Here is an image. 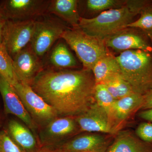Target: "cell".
<instances>
[{"label":"cell","instance_id":"cell-1","mask_svg":"<svg viewBox=\"0 0 152 152\" xmlns=\"http://www.w3.org/2000/svg\"><path fill=\"white\" fill-rule=\"evenodd\" d=\"M96 85L92 71L83 68L43 70L31 87L58 115L75 117L95 102Z\"/></svg>","mask_w":152,"mask_h":152},{"label":"cell","instance_id":"cell-2","mask_svg":"<svg viewBox=\"0 0 152 152\" xmlns=\"http://www.w3.org/2000/svg\"><path fill=\"white\" fill-rule=\"evenodd\" d=\"M116 58L121 75L134 92L144 96L152 90V52L130 50Z\"/></svg>","mask_w":152,"mask_h":152},{"label":"cell","instance_id":"cell-3","mask_svg":"<svg viewBox=\"0 0 152 152\" xmlns=\"http://www.w3.org/2000/svg\"><path fill=\"white\" fill-rule=\"evenodd\" d=\"M138 15L126 6L104 11L92 18L80 17L79 27L90 35L104 41L127 28Z\"/></svg>","mask_w":152,"mask_h":152},{"label":"cell","instance_id":"cell-4","mask_svg":"<svg viewBox=\"0 0 152 152\" xmlns=\"http://www.w3.org/2000/svg\"><path fill=\"white\" fill-rule=\"evenodd\" d=\"M61 39L75 52L86 69L91 70L98 60L109 52L104 41L88 34L79 27L67 28Z\"/></svg>","mask_w":152,"mask_h":152},{"label":"cell","instance_id":"cell-5","mask_svg":"<svg viewBox=\"0 0 152 152\" xmlns=\"http://www.w3.org/2000/svg\"><path fill=\"white\" fill-rule=\"evenodd\" d=\"M36 22V20L6 19L3 27L2 45L12 59L31 43Z\"/></svg>","mask_w":152,"mask_h":152},{"label":"cell","instance_id":"cell-6","mask_svg":"<svg viewBox=\"0 0 152 152\" xmlns=\"http://www.w3.org/2000/svg\"><path fill=\"white\" fill-rule=\"evenodd\" d=\"M13 87L25 108L37 124L46 126L58 118V115L56 110L37 94L31 87L20 82Z\"/></svg>","mask_w":152,"mask_h":152},{"label":"cell","instance_id":"cell-7","mask_svg":"<svg viewBox=\"0 0 152 152\" xmlns=\"http://www.w3.org/2000/svg\"><path fill=\"white\" fill-rule=\"evenodd\" d=\"M67 28L57 19L50 18L36 20L30 45L33 51L38 56H42L57 40L61 39L63 33Z\"/></svg>","mask_w":152,"mask_h":152},{"label":"cell","instance_id":"cell-8","mask_svg":"<svg viewBox=\"0 0 152 152\" xmlns=\"http://www.w3.org/2000/svg\"><path fill=\"white\" fill-rule=\"evenodd\" d=\"M106 47L117 52L140 50L152 52V43L148 34L139 29L127 28L104 41Z\"/></svg>","mask_w":152,"mask_h":152},{"label":"cell","instance_id":"cell-9","mask_svg":"<svg viewBox=\"0 0 152 152\" xmlns=\"http://www.w3.org/2000/svg\"><path fill=\"white\" fill-rule=\"evenodd\" d=\"M50 1L9 0L4 3L1 9L7 19L13 20H36L48 12Z\"/></svg>","mask_w":152,"mask_h":152},{"label":"cell","instance_id":"cell-10","mask_svg":"<svg viewBox=\"0 0 152 152\" xmlns=\"http://www.w3.org/2000/svg\"><path fill=\"white\" fill-rule=\"evenodd\" d=\"M12 64L18 81L30 86L44 70L43 63L31 45L26 47L13 58Z\"/></svg>","mask_w":152,"mask_h":152},{"label":"cell","instance_id":"cell-11","mask_svg":"<svg viewBox=\"0 0 152 152\" xmlns=\"http://www.w3.org/2000/svg\"><path fill=\"white\" fill-rule=\"evenodd\" d=\"M143 101V96L135 93L116 100L109 113L111 134L118 132L133 114L141 110Z\"/></svg>","mask_w":152,"mask_h":152},{"label":"cell","instance_id":"cell-12","mask_svg":"<svg viewBox=\"0 0 152 152\" xmlns=\"http://www.w3.org/2000/svg\"><path fill=\"white\" fill-rule=\"evenodd\" d=\"M74 118L80 131L111 134L108 114L96 102L84 113Z\"/></svg>","mask_w":152,"mask_h":152},{"label":"cell","instance_id":"cell-13","mask_svg":"<svg viewBox=\"0 0 152 152\" xmlns=\"http://www.w3.org/2000/svg\"><path fill=\"white\" fill-rule=\"evenodd\" d=\"M0 93L1 95L5 111L18 117L32 131L38 127L22 103L14 87L0 74Z\"/></svg>","mask_w":152,"mask_h":152},{"label":"cell","instance_id":"cell-14","mask_svg":"<svg viewBox=\"0 0 152 152\" xmlns=\"http://www.w3.org/2000/svg\"><path fill=\"white\" fill-rule=\"evenodd\" d=\"M79 129L75 118H56L45 126L41 132L42 146H55L65 138L75 134Z\"/></svg>","mask_w":152,"mask_h":152},{"label":"cell","instance_id":"cell-15","mask_svg":"<svg viewBox=\"0 0 152 152\" xmlns=\"http://www.w3.org/2000/svg\"><path fill=\"white\" fill-rule=\"evenodd\" d=\"M109 144L106 136L93 133L78 136L58 146L64 152H106Z\"/></svg>","mask_w":152,"mask_h":152},{"label":"cell","instance_id":"cell-16","mask_svg":"<svg viewBox=\"0 0 152 152\" xmlns=\"http://www.w3.org/2000/svg\"><path fill=\"white\" fill-rule=\"evenodd\" d=\"M106 152H152V145L129 131L120 132Z\"/></svg>","mask_w":152,"mask_h":152},{"label":"cell","instance_id":"cell-17","mask_svg":"<svg viewBox=\"0 0 152 152\" xmlns=\"http://www.w3.org/2000/svg\"><path fill=\"white\" fill-rule=\"evenodd\" d=\"M7 131L23 152H33L40 147L30 130L15 120H11L9 122Z\"/></svg>","mask_w":152,"mask_h":152},{"label":"cell","instance_id":"cell-18","mask_svg":"<svg viewBox=\"0 0 152 152\" xmlns=\"http://www.w3.org/2000/svg\"><path fill=\"white\" fill-rule=\"evenodd\" d=\"M77 0H52L50 1L48 12L54 14L72 28L79 27L80 16Z\"/></svg>","mask_w":152,"mask_h":152},{"label":"cell","instance_id":"cell-19","mask_svg":"<svg viewBox=\"0 0 152 152\" xmlns=\"http://www.w3.org/2000/svg\"><path fill=\"white\" fill-rule=\"evenodd\" d=\"M96 84L102 83L113 74L120 73L116 56L108 52L95 64L91 70Z\"/></svg>","mask_w":152,"mask_h":152},{"label":"cell","instance_id":"cell-20","mask_svg":"<svg viewBox=\"0 0 152 152\" xmlns=\"http://www.w3.org/2000/svg\"><path fill=\"white\" fill-rule=\"evenodd\" d=\"M50 62L54 67L67 69L77 66V62L66 45L59 43L55 47L50 55Z\"/></svg>","mask_w":152,"mask_h":152},{"label":"cell","instance_id":"cell-21","mask_svg":"<svg viewBox=\"0 0 152 152\" xmlns=\"http://www.w3.org/2000/svg\"><path fill=\"white\" fill-rule=\"evenodd\" d=\"M115 100L134 93L130 85L123 78L120 73L113 74L102 83Z\"/></svg>","mask_w":152,"mask_h":152},{"label":"cell","instance_id":"cell-22","mask_svg":"<svg viewBox=\"0 0 152 152\" xmlns=\"http://www.w3.org/2000/svg\"><path fill=\"white\" fill-rule=\"evenodd\" d=\"M0 74L12 86L19 82L14 72L12 59L2 44H0Z\"/></svg>","mask_w":152,"mask_h":152},{"label":"cell","instance_id":"cell-23","mask_svg":"<svg viewBox=\"0 0 152 152\" xmlns=\"http://www.w3.org/2000/svg\"><path fill=\"white\" fill-rule=\"evenodd\" d=\"M87 10L92 12H103L125 6V1L119 0H88L85 1Z\"/></svg>","mask_w":152,"mask_h":152},{"label":"cell","instance_id":"cell-24","mask_svg":"<svg viewBox=\"0 0 152 152\" xmlns=\"http://www.w3.org/2000/svg\"><path fill=\"white\" fill-rule=\"evenodd\" d=\"M95 102L107 111L108 114L116 100L108 91L103 84H97L95 86Z\"/></svg>","mask_w":152,"mask_h":152},{"label":"cell","instance_id":"cell-25","mask_svg":"<svg viewBox=\"0 0 152 152\" xmlns=\"http://www.w3.org/2000/svg\"><path fill=\"white\" fill-rule=\"evenodd\" d=\"M137 20L127 26V28H135L150 34L152 29V5L147 7L141 12Z\"/></svg>","mask_w":152,"mask_h":152},{"label":"cell","instance_id":"cell-26","mask_svg":"<svg viewBox=\"0 0 152 152\" xmlns=\"http://www.w3.org/2000/svg\"><path fill=\"white\" fill-rule=\"evenodd\" d=\"M0 152H23L14 142L7 131H0Z\"/></svg>","mask_w":152,"mask_h":152},{"label":"cell","instance_id":"cell-27","mask_svg":"<svg viewBox=\"0 0 152 152\" xmlns=\"http://www.w3.org/2000/svg\"><path fill=\"white\" fill-rule=\"evenodd\" d=\"M136 136L143 141L152 143V123L145 122L138 126L135 131Z\"/></svg>","mask_w":152,"mask_h":152},{"label":"cell","instance_id":"cell-28","mask_svg":"<svg viewBox=\"0 0 152 152\" xmlns=\"http://www.w3.org/2000/svg\"><path fill=\"white\" fill-rule=\"evenodd\" d=\"M152 5V0H126L125 5L132 12L140 15L144 9Z\"/></svg>","mask_w":152,"mask_h":152},{"label":"cell","instance_id":"cell-29","mask_svg":"<svg viewBox=\"0 0 152 152\" xmlns=\"http://www.w3.org/2000/svg\"><path fill=\"white\" fill-rule=\"evenodd\" d=\"M143 103L140 110H148L152 108V90L144 95Z\"/></svg>","mask_w":152,"mask_h":152},{"label":"cell","instance_id":"cell-30","mask_svg":"<svg viewBox=\"0 0 152 152\" xmlns=\"http://www.w3.org/2000/svg\"><path fill=\"white\" fill-rule=\"evenodd\" d=\"M33 152H64L58 146H42Z\"/></svg>","mask_w":152,"mask_h":152},{"label":"cell","instance_id":"cell-31","mask_svg":"<svg viewBox=\"0 0 152 152\" xmlns=\"http://www.w3.org/2000/svg\"><path fill=\"white\" fill-rule=\"evenodd\" d=\"M139 117L147 122L152 123V108L142 110L139 113Z\"/></svg>","mask_w":152,"mask_h":152},{"label":"cell","instance_id":"cell-32","mask_svg":"<svg viewBox=\"0 0 152 152\" xmlns=\"http://www.w3.org/2000/svg\"><path fill=\"white\" fill-rule=\"evenodd\" d=\"M6 19L3 15H0V44H2L3 27Z\"/></svg>","mask_w":152,"mask_h":152},{"label":"cell","instance_id":"cell-33","mask_svg":"<svg viewBox=\"0 0 152 152\" xmlns=\"http://www.w3.org/2000/svg\"><path fill=\"white\" fill-rule=\"evenodd\" d=\"M148 36L149 37L150 39H151V42L152 43V35L150 34H148Z\"/></svg>","mask_w":152,"mask_h":152},{"label":"cell","instance_id":"cell-34","mask_svg":"<svg viewBox=\"0 0 152 152\" xmlns=\"http://www.w3.org/2000/svg\"><path fill=\"white\" fill-rule=\"evenodd\" d=\"M0 15H3L1 9H0Z\"/></svg>","mask_w":152,"mask_h":152},{"label":"cell","instance_id":"cell-35","mask_svg":"<svg viewBox=\"0 0 152 152\" xmlns=\"http://www.w3.org/2000/svg\"><path fill=\"white\" fill-rule=\"evenodd\" d=\"M150 34L152 35V29L151 31V33H150V34Z\"/></svg>","mask_w":152,"mask_h":152}]
</instances>
